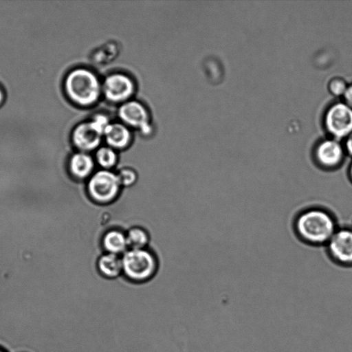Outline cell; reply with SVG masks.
Listing matches in <instances>:
<instances>
[{
	"mask_svg": "<svg viewBox=\"0 0 352 352\" xmlns=\"http://www.w3.org/2000/svg\"><path fill=\"white\" fill-rule=\"evenodd\" d=\"M67 98L75 104L89 107L99 100L102 91V82L92 71L77 67L69 72L63 82Z\"/></svg>",
	"mask_w": 352,
	"mask_h": 352,
	"instance_id": "6da1fadb",
	"label": "cell"
},
{
	"mask_svg": "<svg viewBox=\"0 0 352 352\" xmlns=\"http://www.w3.org/2000/svg\"><path fill=\"white\" fill-rule=\"evenodd\" d=\"M296 230L300 238L311 244L327 243L337 230L336 219L327 210L310 208L296 220Z\"/></svg>",
	"mask_w": 352,
	"mask_h": 352,
	"instance_id": "7a4b0ae2",
	"label": "cell"
},
{
	"mask_svg": "<svg viewBox=\"0 0 352 352\" xmlns=\"http://www.w3.org/2000/svg\"><path fill=\"white\" fill-rule=\"evenodd\" d=\"M121 257L122 274L131 282L144 283L155 274L157 261L147 249H128Z\"/></svg>",
	"mask_w": 352,
	"mask_h": 352,
	"instance_id": "3957f363",
	"label": "cell"
},
{
	"mask_svg": "<svg viewBox=\"0 0 352 352\" xmlns=\"http://www.w3.org/2000/svg\"><path fill=\"white\" fill-rule=\"evenodd\" d=\"M121 188L117 174L113 170L100 169L88 179V194L98 204L113 202L119 195Z\"/></svg>",
	"mask_w": 352,
	"mask_h": 352,
	"instance_id": "277c9868",
	"label": "cell"
},
{
	"mask_svg": "<svg viewBox=\"0 0 352 352\" xmlns=\"http://www.w3.org/2000/svg\"><path fill=\"white\" fill-rule=\"evenodd\" d=\"M118 117L126 126L140 131L144 135L152 132L150 116L146 108L140 102L130 100L120 106Z\"/></svg>",
	"mask_w": 352,
	"mask_h": 352,
	"instance_id": "5b68a950",
	"label": "cell"
},
{
	"mask_svg": "<svg viewBox=\"0 0 352 352\" xmlns=\"http://www.w3.org/2000/svg\"><path fill=\"white\" fill-rule=\"evenodd\" d=\"M102 91L106 99L114 103L130 100L135 92V84L131 77L122 73H113L102 82Z\"/></svg>",
	"mask_w": 352,
	"mask_h": 352,
	"instance_id": "8992f818",
	"label": "cell"
},
{
	"mask_svg": "<svg viewBox=\"0 0 352 352\" xmlns=\"http://www.w3.org/2000/svg\"><path fill=\"white\" fill-rule=\"evenodd\" d=\"M324 123L334 137L349 136L352 133V108L342 102L331 105L326 112Z\"/></svg>",
	"mask_w": 352,
	"mask_h": 352,
	"instance_id": "52a82bcc",
	"label": "cell"
},
{
	"mask_svg": "<svg viewBox=\"0 0 352 352\" xmlns=\"http://www.w3.org/2000/svg\"><path fill=\"white\" fill-rule=\"evenodd\" d=\"M333 260L342 266L352 265V229H337L327 243Z\"/></svg>",
	"mask_w": 352,
	"mask_h": 352,
	"instance_id": "ba28073f",
	"label": "cell"
},
{
	"mask_svg": "<svg viewBox=\"0 0 352 352\" xmlns=\"http://www.w3.org/2000/svg\"><path fill=\"white\" fill-rule=\"evenodd\" d=\"M102 138L103 133L91 120L78 124L72 133L74 145L79 151L85 153L98 149L100 146Z\"/></svg>",
	"mask_w": 352,
	"mask_h": 352,
	"instance_id": "9c48e42d",
	"label": "cell"
},
{
	"mask_svg": "<svg viewBox=\"0 0 352 352\" xmlns=\"http://www.w3.org/2000/svg\"><path fill=\"white\" fill-rule=\"evenodd\" d=\"M344 148L335 139H327L318 144L315 149L317 162L322 167L335 168L341 165L344 158Z\"/></svg>",
	"mask_w": 352,
	"mask_h": 352,
	"instance_id": "30bf717a",
	"label": "cell"
},
{
	"mask_svg": "<svg viewBox=\"0 0 352 352\" xmlns=\"http://www.w3.org/2000/svg\"><path fill=\"white\" fill-rule=\"evenodd\" d=\"M103 138L107 145L118 151L129 146L132 135L128 126L122 122H111L106 129Z\"/></svg>",
	"mask_w": 352,
	"mask_h": 352,
	"instance_id": "8fae6325",
	"label": "cell"
},
{
	"mask_svg": "<svg viewBox=\"0 0 352 352\" xmlns=\"http://www.w3.org/2000/svg\"><path fill=\"white\" fill-rule=\"evenodd\" d=\"M96 162L89 153L79 151L71 157L69 162V169L76 179H89L95 172Z\"/></svg>",
	"mask_w": 352,
	"mask_h": 352,
	"instance_id": "7c38bea8",
	"label": "cell"
},
{
	"mask_svg": "<svg viewBox=\"0 0 352 352\" xmlns=\"http://www.w3.org/2000/svg\"><path fill=\"white\" fill-rule=\"evenodd\" d=\"M97 267L101 276L109 280L116 279L122 274V257L105 252L98 259Z\"/></svg>",
	"mask_w": 352,
	"mask_h": 352,
	"instance_id": "4fadbf2b",
	"label": "cell"
},
{
	"mask_svg": "<svg viewBox=\"0 0 352 352\" xmlns=\"http://www.w3.org/2000/svg\"><path fill=\"white\" fill-rule=\"evenodd\" d=\"M105 252L122 256L128 249L126 233L117 229L107 231L102 239Z\"/></svg>",
	"mask_w": 352,
	"mask_h": 352,
	"instance_id": "5bb4252c",
	"label": "cell"
},
{
	"mask_svg": "<svg viewBox=\"0 0 352 352\" xmlns=\"http://www.w3.org/2000/svg\"><path fill=\"white\" fill-rule=\"evenodd\" d=\"M96 164L101 169L112 170L118 161L117 151L109 146H102L96 150L94 155Z\"/></svg>",
	"mask_w": 352,
	"mask_h": 352,
	"instance_id": "9a60e30c",
	"label": "cell"
},
{
	"mask_svg": "<svg viewBox=\"0 0 352 352\" xmlns=\"http://www.w3.org/2000/svg\"><path fill=\"white\" fill-rule=\"evenodd\" d=\"M126 236L129 249L146 248L150 239L147 231L139 226L131 228Z\"/></svg>",
	"mask_w": 352,
	"mask_h": 352,
	"instance_id": "2e32d148",
	"label": "cell"
},
{
	"mask_svg": "<svg viewBox=\"0 0 352 352\" xmlns=\"http://www.w3.org/2000/svg\"><path fill=\"white\" fill-rule=\"evenodd\" d=\"M122 187H131L133 186L138 178L135 170L131 167H123L116 172Z\"/></svg>",
	"mask_w": 352,
	"mask_h": 352,
	"instance_id": "e0dca14e",
	"label": "cell"
},
{
	"mask_svg": "<svg viewBox=\"0 0 352 352\" xmlns=\"http://www.w3.org/2000/svg\"><path fill=\"white\" fill-rule=\"evenodd\" d=\"M347 87L346 81L341 77L331 78L328 85L330 92L337 96L344 95Z\"/></svg>",
	"mask_w": 352,
	"mask_h": 352,
	"instance_id": "ac0fdd59",
	"label": "cell"
},
{
	"mask_svg": "<svg viewBox=\"0 0 352 352\" xmlns=\"http://www.w3.org/2000/svg\"><path fill=\"white\" fill-rule=\"evenodd\" d=\"M343 96L344 97L346 104L352 108V85L347 87Z\"/></svg>",
	"mask_w": 352,
	"mask_h": 352,
	"instance_id": "d6986e66",
	"label": "cell"
},
{
	"mask_svg": "<svg viewBox=\"0 0 352 352\" xmlns=\"http://www.w3.org/2000/svg\"><path fill=\"white\" fill-rule=\"evenodd\" d=\"M345 151L352 157V133L347 136L344 145Z\"/></svg>",
	"mask_w": 352,
	"mask_h": 352,
	"instance_id": "ffe728a7",
	"label": "cell"
},
{
	"mask_svg": "<svg viewBox=\"0 0 352 352\" xmlns=\"http://www.w3.org/2000/svg\"><path fill=\"white\" fill-rule=\"evenodd\" d=\"M347 172H348V176L352 182V160L351 161V162L349 163V164L348 166Z\"/></svg>",
	"mask_w": 352,
	"mask_h": 352,
	"instance_id": "44dd1931",
	"label": "cell"
},
{
	"mask_svg": "<svg viewBox=\"0 0 352 352\" xmlns=\"http://www.w3.org/2000/svg\"><path fill=\"white\" fill-rule=\"evenodd\" d=\"M5 100V94L3 89L0 87V106L3 104Z\"/></svg>",
	"mask_w": 352,
	"mask_h": 352,
	"instance_id": "7402d4cb",
	"label": "cell"
},
{
	"mask_svg": "<svg viewBox=\"0 0 352 352\" xmlns=\"http://www.w3.org/2000/svg\"><path fill=\"white\" fill-rule=\"evenodd\" d=\"M0 352H6L4 349L0 348Z\"/></svg>",
	"mask_w": 352,
	"mask_h": 352,
	"instance_id": "603a6c76",
	"label": "cell"
}]
</instances>
